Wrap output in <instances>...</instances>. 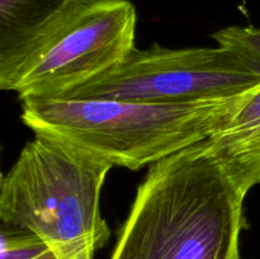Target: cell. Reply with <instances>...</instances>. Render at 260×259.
Returning a JSON list of instances; mask_svg holds the SVG:
<instances>
[{"instance_id":"7","label":"cell","mask_w":260,"mask_h":259,"mask_svg":"<svg viewBox=\"0 0 260 259\" xmlns=\"http://www.w3.org/2000/svg\"><path fill=\"white\" fill-rule=\"evenodd\" d=\"M76 0H0V65L45 35Z\"/></svg>"},{"instance_id":"5","label":"cell","mask_w":260,"mask_h":259,"mask_svg":"<svg viewBox=\"0 0 260 259\" xmlns=\"http://www.w3.org/2000/svg\"><path fill=\"white\" fill-rule=\"evenodd\" d=\"M259 83L254 71L220 46L167 48L154 45L147 50L135 47L123 61L62 98L200 103L238 98Z\"/></svg>"},{"instance_id":"10","label":"cell","mask_w":260,"mask_h":259,"mask_svg":"<svg viewBox=\"0 0 260 259\" xmlns=\"http://www.w3.org/2000/svg\"><path fill=\"white\" fill-rule=\"evenodd\" d=\"M36 259H58V256L56 255V254L53 253V251L50 249V250H47L46 253H43L42 255L37 256Z\"/></svg>"},{"instance_id":"3","label":"cell","mask_w":260,"mask_h":259,"mask_svg":"<svg viewBox=\"0 0 260 259\" xmlns=\"http://www.w3.org/2000/svg\"><path fill=\"white\" fill-rule=\"evenodd\" d=\"M35 135L2 179V222L35 233L58 259H94L111 235L99 203L112 165Z\"/></svg>"},{"instance_id":"6","label":"cell","mask_w":260,"mask_h":259,"mask_svg":"<svg viewBox=\"0 0 260 259\" xmlns=\"http://www.w3.org/2000/svg\"><path fill=\"white\" fill-rule=\"evenodd\" d=\"M207 145L243 192L260 184V83L236 99Z\"/></svg>"},{"instance_id":"4","label":"cell","mask_w":260,"mask_h":259,"mask_svg":"<svg viewBox=\"0 0 260 259\" xmlns=\"http://www.w3.org/2000/svg\"><path fill=\"white\" fill-rule=\"evenodd\" d=\"M136 22L129 0H76L45 35L0 65V88L19 99L62 98L131 53Z\"/></svg>"},{"instance_id":"9","label":"cell","mask_w":260,"mask_h":259,"mask_svg":"<svg viewBox=\"0 0 260 259\" xmlns=\"http://www.w3.org/2000/svg\"><path fill=\"white\" fill-rule=\"evenodd\" d=\"M0 244V259H36L50 250L35 233L7 223H3Z\"/></svg>"},{"instance_id":"2","label":"cell","mask_w":260,"mask_h":259,"mask_svg":"<svg viewBox=\"0 0 260 259\" xmlns=\"http://www.w3.org/2000/svg\"><path fill=\"white\" fill-rule=\"evenodd\" d=\"M239 98V96H238ZM238 98L164 104L27 96L22 121L112 167L137 170L210 139Z\"/></svg>"},{"instance_id":"1","label":"cell","mask_w":260,"mask_h":259,"mask_svg":"<svg viewBox=\"0 0 260 259\" xmlns=\"http://www.w3.org/2000/svg\"><path fill=\"white\" fill-rule=\"evenodd\" d=\"M240 189L206 141L150 167L109 259H244Z\"/></svg>"},{"instance_id":"8","label":"cell","mask_w":260,"mask_h":259,"mask_svg":"<svg viewBox=\"0 0 260 259\" xmlns=\"http://www.w3.org/2000/svg\"><path fill=\"white\" fill-rule=\"evenodd\" d=\"M212 37L220 47L238 56L260 78V28L231 25L216 30Z\"/></svg>"}]
</instances>
